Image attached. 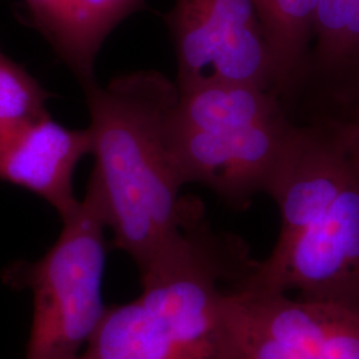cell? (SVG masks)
I'll return each instance as SVG.
<instances>
[{
  "label": "cell",
  "instance_id": "obj_7",
  "mask_svg": "<svg viewBox=\"0 0 359 359\" xmlns=\"http://www.w3.org/2000/svg\"><path fill=\"white\" fill-rule=\"evenodd\" d=\"M92 154L90 129H69L50 114L0 133V180L43 198L65 221L76 212L74 175Z\"/></svg>",
  "mask_w": 359,
  "mask_h": 359
},
{
  "label": "cell",
  "instance_id": "obj_4",
  "mask_svg": "<svg viewBox=\"0 0 359 359\" xmlns=\"http://www.w3.org/2000/svg\"><path fill=\"white\" fill-rule=\"evenodd\" d=\"M107 218L95 180L47 253L16 262L4 281L29 289L34 318L25 359H80L103 320Z\"/></svg>",
  "mask_w": 359,
  "mask_h": 359
},
{
  "label": "cell",
  "instance_id": "obj_8",
  "mask_svg": "<svg viewBox=\"0 0 359 359\" xmlns=\"http://www.w3.org/2000/svg\"><path fill=\"white\" fill-rule=\"evenodd\" d=\"M245 295L249 323L258 333L308 359H359L357 309L334 301H294L285 293L245 290Z\"/></svg>",
  "mask_w": 359,
  "mask_h": 359
},
{
  "label": "cell",
  "instance_id": "obj_12",
  "mask_svg": "<svg viewBox=\"0 0 359 359\" xmlns=\"http://www.w3.org/2000/svg\"><path fill=\"white\" fill-rule=\"evenodd\" d=\"M51 93L0 48V133L48 115Z\"/></svg>",
  "mask_w": 359,
  "mask_h": 359
},
{
  "label": "cell",
  "instance_id": "obj_2",
  "mask_svg": "<svg viewBox=\"0 0 359 359\" xmlns=\"http://www.w3.org/2000/svg\"><path fill=\"white\" fill-rule=\"evenodd\" d=\"M95 180L114 245L142 269L179 231L192 197L175 164L169 124L179 88L158 71L118 75L84 90Z\"/></svg>",
  "mask_w": 359,
  "mask_h": 359
},
{
  "label": "cell",
  "instance_id": "obj_14",
  "mask_svg": "<svg viewBox=\"0 0 359 359\" xmlns=\"http://www.w3.org/2000/svg\"><path fill=\"white\" fill-rule=\"evenodd\" d=\"M248 310V309H246ZM245 359H308L294 350L283 346L269 337L256 332L248 318Z\"/></svg>",
  "mask_w": 359,
  "mask_h": 359
},
{
  "label": "cell",
  "instance_id": "obj_5",
  "mask_svg": "<svg viewBox=\"0 0 359 359\" xmlns=\"http://www.w3.org/2000/svg\"><path fill=\"white\" fill-rule=\"evenodd\" d=\"M164 20L180 92L218 81L278 90L255 0H175Z\"/></svg>",
  "mask_w": 359,
  "mask_h": 359
},
{
  "label": "cell",
  "instance_id": "obj_11",
  "mask_svg": "<svg viewBox=\"0 0 359 359\" xmlns=\"http://www.w3.org/2000/svg\"><path fill=\"white\" fill-rule=\"evenodd\" d=\"M313 40L322 69H354L359 65V0H318Z\"/></svg>",
  "mask_w": 359,
  "mask_h": 359
},
{
  "label": "cell",
  "instance_id": "obj_9",
  "mask_svg": "<svg viewBox=\"0 0 359 359\" xmlns=\"http://www.w3.org/2000/svg\"><path fill=\"white\" fill-rule=\"evenodd\" d=\"M27 25L48 41L86 90L96 83L95 65L104 41L147 0H23Z\"/></svg>",
  "mask_w": 359,
  "mask_h": 359
},
{
  "label": "cell",
  "instance_id": "obj_10",
  "mask_svg": "<svg viewBox=\"0 0 359 359\" xmlns=\"http://www.w3.org/2000/svg\"><path fill=\"white\" fill-rule=\"evenodd\" d=\"M276 68L285 87L302 69L313 40L318 0H255Z\"/></svg>",
  "mask_w": 359,
  "mask_h": 359
},
{
  "label": "cell",
  "instance_id": "obj_1",
  "mask_svg": "<svg viewBox=\"0 0 359 359\" xmlns=\"http://www.w3.org/2000/svg\"><path fill=\"white\" fill-rule=\"evenodd\" d=\"M243 243L212 231L193 198L179 231L140 271L142 293L107 306L80 359H245Z\"/></svg>",
  "mask_w": 359,
  "mask_h": 359
},
{
  "label": "cell",
  "instance_id": "obj_3",
  "mask_svg": "<svg viewBox=\"0 0 359 359\" xmlns=\"http://www.w3.org/2000/svg\"><path fill=\"white\" fill-rule=\"evenodd\" d=\"M281 229L245 277L250 293L299 290L359 311V160L329 128H299L266 191Z\"/></svg>",
  "mask_w": 359,
  "mask_h": 359
},
{
  "label": "cell",
  "instance_id": "obj_6",
  "mask_svg": "<svg viewBox=\"0 0 359 359\" xmlns=\"http://www.w3.org/2000/svg\"><path fill=\"white\" fill-rule=\"evenodd\" d=\"M297 127L283 114L256 123L191 129L169 124V142L184 185L198 182L243 208L265 192Z\"/></svg>",
  "mask_w": 359,
  "mask_h": 359
},
{
  "label": "cell",
  "instance_id": "obj_13",
  "mask_svg": "<svg viewBox=\"0 0 359 359\" xmlns=\"http://www.w3.org/2000/svg\"><path fill=\"white\" fill-rule=\"evenodd\" d=\"M354 71V81L346 99V112H344L338 123L330 124L329 128L359 160V65Z\"/></svg>",
  "mask_w": 359,
  "mask_h": 359
}]
</instances>
